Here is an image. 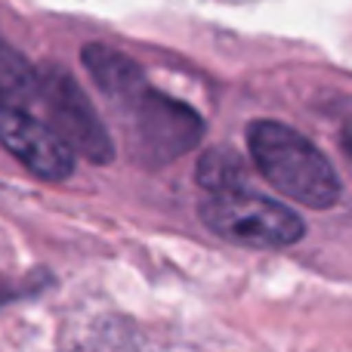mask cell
Masks as SVG:
<instances>
[{
    "label": "cell",
    "mask_w": 352,
    "mask_h": 352,
    "mask_svg": "<svg viewBox=\"0 0 352 352\" xmlns=\"http://www.w3.org/2000/svg\"><path fill=\"white\" fill-rule=\"evenodd\" d=\"M201 223L219 238L244 248H291L306 235V223L272 198L254 195L248 188L241 192L207 195L198 207Z\"/></svg>",
    "instance_id": "3957f363"
},
{
    "label": "cell",
    "mask_w": 352,
    "mask_h": 352,
    "mask_svg": "<svg viewBox=\"0 0 352 352\" xmlns=\"http://www.w3.org/2000/svg\"><path fill=\"white\" fill-rule=\"evenodd\" d=\"M80 62L90 72V78L96 80V87L105 93L109 99H124L146 84V74L136 65L130 56H124L121 50H111L105 43H87L80 50Z\"/></svg>",
    "instance_id": "8992f818"
},
{
    "label": "cell",
    "mask_w": 352,
    "mask_h": 352,
    "mask_svg": "<svg viewBox=\"0 0 352 352\" xmlns=\"http://www.w3.org/2000/svg\"><path fill=\"white\" fill-rule=\"evenodd\" d=\"M124 111V130L133 142V155L146 164H167L186 155L204 136V121L186 102H176L152 84L136 87L130 96L118 99Z\"/></svg>",
    "instance_id": "7a4b0ae2"
},
{
    "label": "cell",
    "mask_w": 352,
    "mask_h": 352,
    "mask_svg": "<svg viewBox=\"0 0 352 352\" xmlns=\"http://www.w3.org/2000/svg\"><path fill=\"white\" fill-rule=\"evenodd\" d=\"M37 99L50 115L47 127L72 148L74 155H84L93 164H109L115 158V146L99 121L96 109L90 105L80 84L62 68H47L37 74Z\"/></svg>",
    "instance_id": "277c9868"
},
{
    "label": "cell",
    "mask_w": 352,
    "mask_h": 352,
    "mask_svg": "<svg viewBox=\"0 0 352 352\" xmlns=\"http://www.w3.org/2000/svg\"><path fill=\"white\" fill-rule=\"evenodd\" d=\"M0 146L41 179L59 182L74 170L72 148L47 124L22 109H0Z\"/></svg>",
    "instance_id": "5b68a950"
},
{
    "label": "cell",
    "mask_w": 352,
    "mask_h": 352,
    "mask_svg": "<svg viewBox=\"0 0 352 352\" xmlns=\"http://www.w3.org/2000/svg\"><path fill=\"white\" fill-rule=\"evenodd\" d=\"M31 287H34L31 281H16V278H3V275H0V306H6V303H12V300L31 294Z\"/></svg>",
    "instance_id": "9c48e42d"
},
{
    "label": "cell",
    "mask_w": 352,
    "mask_h": 352,
    "mask_svg": "<svg viewBox=\"0 0 352 352\" xmlns=\"http://www.w3.org/2000/svg\"><path fill=\"white\" fill-rule=\"evenodd\" d=\"M37 99V72L0 37V109H22Z\"/></svg>",
    "instance_id": "52a82bcc"
},
{
    "label": "cell",
    "mask_w": 352,
    "mask_h": 352,
    "mask_svg": "<svg viewBox=\"0 0 352 352\" xmlns=\"http://www.w3.org/2000/svg\"><path fill=\"white\" fill-rule=\"evenodd\" d=\"M248 148L263 179L297 204L328 210L340 201L343 182L334 164L316 142H309L294 127L266 118L248 124Z\"/></svg>",
    "instance_id": "6da1fadb"
},
{
    "label": "cell",
    "mask_w": 352,
    "mask_h": 352,
    "mask_svg": "<svg viewBox=\"0 0 352 352\" xmlns=\"http://www.w3.org/2000/svg\"><path fill=\"white\" fill-rule=\"evenodd\" d=\"M343 148H346V155L352 158V127L343 130Z\"/></svg>",
    "instance_id": "30bf717a"
},
{
    "label": "cell",
    "mask_w": 352,
    "mask_h": 352,
    "mask_svg": "<svg viewBox=\"0 0 352 352\" xmlns=\"http://www.w3.org/2000/svg\"><path fill=\"white\" fill-rule=\"evenodd\" d=\"M195 176H198V186L204 188L207 195L241 192L244 182H248V167H244L238 152L219 146V148H210V152L201 155Z\"/></svg>",
    "instance_id": "ba28073f"
}]
</instances>
